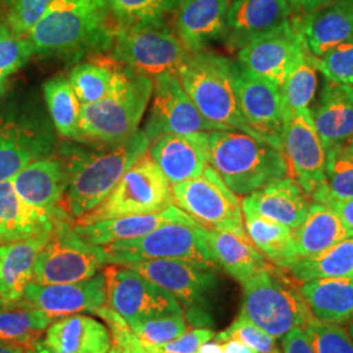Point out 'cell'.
Returning a JSON list of instances; mask_svg holds the SVG:
<instances>
[{"label":"cell","mask_w":353,"mask_h":353,"mask_svg":"<svg viewBox=\"0 0 353 353\" xmlns=\"http://www.w3.org/2000/svg\"><path fill=\"white\" fill-rule=\"evenodd\" d=\"M281 151L296 182L305 194L313 195L325 182L326 147L318 135L310 108L284 119Z\"/></svg>","instance_id":"17"},{"label":"cell","mask_w":353,"mask_h":353,"mask_svg":"<svg viewBox=\"0 0 353 353\" xmlns=\"http://www.w3.org/2000/svg\"><path fill=\"white\" fill-rule=\"evenodd\" d=\"M198 353H224L223 348V343L217 341H208L202 344V347L199 348Z\"/></svg>","instance_id":"53"},{"label":"cell","mask_w":353,"mask_h":353,"mask_svg":"<svg viewBox=\"0 0 353 353\" xmlns=\"http://www.w3.org/2000/svg\"><path fill=\"white\" fill-rule=\"evenodd\" d=\"M299 258L312 256L325 252L334 245L352 237L341 217L328 205L313 202L301 225L293 229Z\"/></svg>","instance_id":"33"},{"label":"cell","mask_w":353,"mask_h":353,"mask_svg":"<svg viewBox=\"0 0 353 353\" xmlns=\"http://www.w3.org/2000/svg\"><path fill=\"white\" fill-rule=\"evenodd\" d=\"M4 303V301H1V299H0V303Z\"/></svg>","instance_id":"61"},{"label":"cell","mask_w":353,"mask_h":353,"mask_svg":"<svg viewBox=\"0 0 353 353\" xmlns=\"http://www.w3.org/2000/svg\"><path fill=\"white\" fill-rule=\"evenodd\" d=\"M119 63L112 58L102 62H84L75 65L68 81L81 105L105 99L113 88Z\"/></svg>","instance_id":"39"},{"label":"cell","mask_w":353,"mask_h":353,"mask_svg":"<svg viewBox=\"0 0 353 353\" xmlns=\"http://www.w3.org/2000/svg\"><path fill=\"white\" fill-rule=\"evenodd\" d=\"M313 62L328 83L353 87V38L319 58L313 57Z\"/></svg>","instance_id":"42"},{"label":"cell","mask_w":353,"mask_h":353,"mask_svg":"<svg viewBox=\"0 0 353 353\" xmlns=\"http://www.w3.org/2000/svg\"><path fill=\"white\" fill-rule=\"evenodd\" d=\"M1 245H3V243H1V242H0V246H1Z\"/></svg>","instance_id":"62"},{"label":"cell","mask_w":353,"mask_h":353,"mask_svg":"<svg viewBox=\"0 0 353 353\" xmlns=\"http://www.w3.org/2000/svg\"><path fill=\"white\" fill-rule=\"evenodd\" d=\"M210 165L237 195H249L288 176L283 151L234 130L210 132Z\"/></svg>","instance_id":"4"},{"label":"cell","mask_w":353,"mask_h":353,"mask_svg":"<svg viewBox=\"0 0 353 353\" xmlns=\"http://www.w3.org/2000/svg\"><path fill=\"white\" fill-rule=\"evenodd\" d=\"M172 185L147 151L96 208L76 219V225L132 214H156L173 205Z\"/></svg>","instance_id":"7"},{"label":"cell","mask_w":353,"mask_h":353,"mask_svg":"<svg viewBox=\"0 0 353 353\" xmlns=\"http://www.w3.org/2000/svg\"><path fill=\"white\" fill-rule=\"evenodd\" d=\"M43 341L51 350L63 353H109L112 348L109 328L100 321L81 314L54 321Z\"/></svg>","instance_id":"28"},{"label":"cell","mask_w":353,"mask_h":353,"mask_svg":"<svg viewBox=\"0 0 353 353\" xmlns=\"http://www.w3.org/2000/svg\"><path fill=\"white\" fill-rule=\"evenodd\" d=\"M189 214H185L176 204L164 211L148 214H132L102 220L88 225H74L76 234L90 245L106 246L119 241L135 240L143 237L154 229L168 223L190 221Z\"/></svg>","instance_id":"26"},{"label":"cell","mask_w":353,"mask_h":353,"mask_svg":"<svg viewBox=\"0 0 353 353\" xmlns=\"http://www.w3.org/2000/svg\"><path fill=\"white\" fill-rule=\"evenodd\" d=\"M322 204L328 205L335 214L341 217L344 225L348 228L353 236V198L352 199H325Z\"/></svg>","instance_id":"50"},{"label":"cell","mask_w":353,"mask_h":353,"mask_svg":"<svg viewBox=\"0 0 353 353\" xmlns=\"http://www.w3.org/2000/svg\"><path fill=\"white\" fill-rule=\"evenodd\" d=\"M117 26L160 23L176 12L182 0H108Z\"/></svg>","instance_id":"41"},{"label":"cell","mask_w":353,"mask_h":353,"mask_svg":"<svg viewBox=\"0 0 353 353\" xmlns=\"http://www.w3.org/2000/svg\"><path fill=\"white\" fill-rule=\"evenodd\" d=\"M176 76L205 119L223 130L241 131L259 139L241 113L232 61L212 51L190 52Z\"/></svg>","instance_id":"5"},{"label":"cell","mask_w":353,"mask_h":353,"mask_svg":"<svg viewBox=\"0 0 353 353\" xmlns=\"http://www.w3.org/2000/svg\"><path fill=\"white\" fill-rule=\"evenodd\" d=\"M245 232L258 249L271 263L288 270L299 259L293 229L261 216L242 212Z\"/></svg>","instance_id":"34"},{"label":"cell","mask_w":353,"mask_h":353,"mask_svg":"<svg viewBox=\"0 0 353 353\" xmlns=\"http://www.w3.org/2000/svg\"><path fill=\"white\" fill-rule=\"evenodd\" d=\"M241 314L275 339H281L290 330L305 328L312 312L300 293L285 280L279 278L272 267L245 281Z\"/></svg>","instance_id":"8"},{"label":"cell","mask_w":353,"mask_h":353,"mask_svg":"<svg viewBox=\"0 0 353 353\" xmlns=\"http://www.w3.org/2000/svg\"><path fill=\"white\" fill-rule=\"evenodd\" d=\"M228 339L242 341L258 353H283L280 347H278L275 338L254 325L248 316L241 313L229 327L214 335V341L223 343Z\"/></svg>","instance_id":"47"},{"label":"cell","mask_w":353,"mask_h":353,"mask_svg":"<svg viewBox=\"0 0 353 353\" xmlns=\"http://www.w3.org/2000/svg\"><path fill=\"white\" fill-rule=\"evenodd\" d=\"M108 265H132L151 259H178L203 268L216 270L212 252L205 241V228L194 220L168 223L135 240L103 246Z\"/></svg>","instance_id":"6"},{"label":"cell","mask_w":353,"mask_h":353,"mask_svg":"<svg viewBox=\"0 0 353 353\" xmlns=\"http://www.w3.org/2000/svg\"><path fill=\"white\" fill-rule=\"evenodd\" d=\"M126 265L172 293L186 309V322L194 326L211 325L204 305L217 281L214 270L178 259H151Z\"/></svg>","instance_id":"13"},{"label":"cell","mask_w":353,"mask_h":353,"mask_svg":"<svg viewBox=\"0 0 353 353\" xmlns=\"http://www.w3.org/2000/svg\"><path fill=\"white\" fill-rule=\"evenodd\" d=\"M345 144H347V145H348V147H350V148L353 151V135L350 138V139L345 141Z\"/></svg>","instance_id":"57"},{"label":"cell","mask_w":353,"mask_h":353,"mask_svg":"<svg viewBox=\"0 0 353 353\" xmlns=\"http://www.w3.org/2000/svg\"><path fill=\"white\" fill-rule=\"evenodd\" d=\"M189 51L165 21L117 26L110 58L152 80L164 74H176Z\"/></svg>","instance_id":"9"},{"label":"cell","mask_w":353,"mask_h":353,"mask_svg":"<svg viewBox=\"0 0 353 353\" xmlns=\"http://www.w3.org/2000/svg\"><path fill=\"white\" fill-rule=\"evenodd\" d=\"M148 152L174 186L201 176L210 165V132L163 135L152 141Z\"/></svg>","instance_id":"21"},{"label":"cell","mask_w":353,"mask_h":353,"mask_svg":"<svg viewBox=\"0 0 353 353\" xmlns=\"http://www.w3.org/2000/svg\"><path fill=\"white\" fill-rule=\"evenodd\" d=\"M150 145L151 140L144 131L122 143L97 145L93 150L64 143L59 153L68 166L65 212L77 219L96 208Z\"/></svg>","instance_id":"2"},{"label":"cell","mask_w":353,"mask_h":353,"mask_svg":"<svg viewBox=\"0 0 353 353\" xmlns=\"http://www.w3.org/2000/svg\"><path fill=\"white\" fill-rule=\"evenodd\" d=\"M108 256L103 246L90 245L74 230L70 216L55 220L50 239L39 252L33 270L38 284H64L93 278Z\"/></svg>","instance_id":"10"},{"label":"cell","mask_w":353,"mask_h":353,"mask_svg":"<svg viewBox=\"0 0 353 353\" xmlns=\"http://www.w3.org/2000/svg\"><path fill=\"white\" fill-rule=\"evenodd\" d=\"M54 319L24 300L0 303V341L29 348L42 341Z\"/></svg>","instance_id":"35"},{"label":"cell","mask_w":353,"mask_h":353,"mask_svg":"<svg viewBox=\"0 0 353 353\" xmlns=\"http://www.w3.org/2000/svg\"><path fill=\"white\" fill-rule=\"evenodd\" d=\"M299 290L319 321L341 323L353 316V276L305 281Z\"/></svg>","instance_id":"32"},{"label":"cell","mask_w":353,"mask_h":353,"mask_svg":"<svg viewBox=\"0 0 353 353\" xmlns=\"http://www.w3.org/2000/svg\"><path fill=\"white\" fill-rule=\"evenodd\" d=\"M64 216L55 217L26 204L16 192L11 179L0 183V242L3 245L51 232L55 220Z\"/></svg>","instance_id":"31"},{"label":"cell","mask_w":353,"mask_h":353,"mask_svg":"<svg viewBox=\"0 0 353 353\" xmlns=\"http://www.w3.org/2000/svg\"><path fill=\"white\" fill-rule=\"evenodd\" d=\"M223 348H224V353H258L255 350H252V347L237 339H228L223 341Z\"/></svg>","instance_id":"52"},{"label":"cell","mask_w":353,"mask_h":353,"mask_svg":"<svg viewBox=\"0 0 353 353\" xmlns=\"http://www.w3.org/2000/svg\"><path fill=\"white\" fill-rule=\"evenodd\" d=\"M0 353H26V348L10 343L0 341Z\"/></svg>","instance_id":"55"},{"label":"cell","mask_w":353,"mask_h":353,"mask_svg":"<svg viewBox=\"0 0 353 353\" xmlns=\"http://www.w3.org/2000/svg\"><path fill=\"white\" fill-rule=\"evenodd\" d=\"M230 0H182L176 17V34L189 52H199L224 37Z\"/></svg>","instance_id":"24"},{"label":"cell","mask_w":353,"mask_h":353,"mask_svg":"<svg viewBox=\"0 0 353 353\" xmlns=\"http://www.w3.org/2000/svg\"><path fill=\"white\" fill-rule=\"evenodd\" d=\"M26 353H63L51 350L50 347H49V345H46L43 341H37V343H36V344H33L32 347L26 348Z\"/></svg>","instance_id":"54"},{"label":"cell","mask_w":353,"mask_h":353,"mask_svg":"<svg viewBox=\"0 0 353 353\" xmlns=\"http://www.w3.org/2000/svg\"><path fill=\"white\" fill-rule=\"evenodd\" d=\"M8 89V77L0 79V102L3 101V97Z\"/></svg>","instance_id":"56"},{"label":"cell","mask_w":353,"mask_h":353,"mask_svg":"<svg viewBox=\"0 0 353 353\" xmlns=\"http://www.w3.org/2000/svg\"><path fill=\"white\" fill-rule=\"evenodd\" d=\"M310 55L319 58L353 38V11L347 0H335L313 12L294 17Z\"/></svg>","instance_id":"25"},{"label":"cell","mask_w":353,"mask_h":353,"mask_svg":"<svg viewBox=\"0 0 353 353\" xmlns=\"http://www.w3.org/2000/svg\"><path fill=\"white\" fill-rule=\"evenodd\" d=\"M11 182L19 196L30 207L55 217L68 214L63 208L68 166L62 156L33 161L11 178Z\"/></svg>","instance_id":"20"},{"label":"cell","mask_w":353,"mask_h":353,"mask_svg":"<svg viewBox=\"0 0 353 353\" xmlns=\"http://www.w3.org/2000/svg\"><path fill=\"white\" fill-rule=\"evenodd\" d=\"M153 93L150 76L119 64L110 93L94 103L81 105L80 143L118 144L139 132Z\"/></svg>","instance_id":"3"},{"label":"cell","mask_w":353,"mask_h":353,"mask_svg":"<svg viewBox=\"0 0 353 353\" xmlns=\"http://www.w3.org/2000/svg\"><path fill=\"white\" fill-rule=\"evenodd\" d=\"M23 300L57 321L63 316L93 313L106 303V284L103 272L93 278L64 284L29 283Z\"/></svg>","instance_id":"18"},{"label":"cell","mask_w":353,"mask_h":353,"mask_svg":"<svg viewBox=\"0 0 353 353\" xmlns=\"http://www.w3.org/2000/svg\"><path fill=\"white\" fill-rule=\"evenodd\" d=\"M310 113L326 148L345 143L353 135V87L326 81Z\"/></svg>","instance_id":"30"},{"label":"cell","mask_w":353,"mask_h":353,"mask_svg":"<svg viewBox=\"0 0 353 353\" xmlns=\"http://www.w3.org/2000/svg\"><path fill=\"white\" fill-rule=\"evenodd\" d=\"M318 70L313 62V57L307 54L297 67L285 79L280 87L281 109L284 119L309 109L318 88Z\"/></svg>","instance_id":"40"},{"label":"cell","mask_w":353,"mask_h":353,"mask_svg":"<svg viewBox=\"0 0 353 353\" xmlns=\"http://www.w3.org/2000/svg\"><path fill=\"white\" fill-rule=\"evenodd\" d=\"M115 29L108 0H52L26 38L38 55L80 58L110 50Z\"/></svg>","instance_id":"1"},{"label":"cell","mask_w":353,"mask_h":353,"mask_svg":"<svg viewBox=\"0 0 353 353\" xmlns=\"http://www.w3.org/2000/svg\"><path fill=\"white\" fill-rule=\"evenodd\" d=\"M332 1H335V0H288L292 10L296 11V12L301 13V14L313 12V11H316L323 6H327Z\"/></svg>","instance_id":"51"},{"label":"cell","mask_w":353,"mask_h":353,"mask_svg":"<svg viewBox=\"0 0 353 353\" xmlns=\"http://www.w3.org/2000/svg\"><path fill=\"white\" fill-rule=\"evenodd\" d=\"M33 55L28 38L13 33L7 23L0 26V79L17 72Z\"/></svg>","instance_id":"44"},{"label":"cell","mask_w":353,"mask_h":353,"mask_svg":"<svg viewBox=\"0 0 353 353\" xmlns=\"http://www.w3.org/2000/svg\"><path fill=\"white\" fill-rule=\"evenodd\" d=\"M51 232L14 241L0 246V299L4 303L20 301L29 283L38 254L50 239Z\"/></svg>","instance_id":"27"},{"label":"cell","mask_w":353,"mask_h":353,"mask_svg":"<svg viewBox=\"0 0 353 353\" xmlns=\"http://www.w3.org/2000/svg\"><path fill=\"white\" fill-rule=\"evenodd\" d=\"M6 23V17H4V13L1 12L0 10V26H3Z\"/></svg>","instance_id":"58"},{"label":"cell","mask_w":353,"mask_h":353,"mask_svg":"<svg viewBox=\"0 0 353 353\" xmlns=\"http://www.w3.org/2000/svg\"><path fill=\"white\" fill-rule=\"evenodd\" d=\"M347 3H348V6L352 8L353 11V0H347Z\"/></svg>","instance_id":"60"},{"label":"cell","mask_w":353,"mask_h":353,"mask_svg":"<svg viewBox=\"0 0 353 353\" xmlns=\"http://www.w3.org/2000/svg\"><path fill=\"white\" fill-rule=\"evenodd\" d=\"M283 353H316L306 331L301 327L293 328L281 338Z\"/></svg>","instance_id":"49"},{"label":"cell","mask_w":353,"mask_h":353,"mask_svg":"<svg viewBox=\"0 0 353 353\" xmlns=\"http://www.w3.org/2000/svg\"><path fill=\"white\" fill-rule=\"evenodd\" d=\"M106 303L132 327L166 316H185V309L164 288L141 276L128 265H110L103 271Z\"/></svg>","instance_id":"12"},{"label":"cell","mask_w":353,"mask_h":353,"mask_svg":"<svg viewBox=\"0 0 353 353\" xmlns=\"http://www.w3.org/2000/svg\"><path fill=\"white\" fill-rule=\"evenodd\" d=\"M288 270L293 278L303 283L316 279L353 276V236L325 252L299 258Z\"/></svg>","instance_id":"36"},{"label":"cell","mask_w":353,"mask_h":353,"mask_svg":"<svg viewBox=\"0 0 353 353\" xmlns=\"http://www.w3.org/2000/svg\"><path fill=\"white\" fill-rule=\"evenodd\" d=\"M43 94L57 132L67 140L80 143L81 103L68 79L55 76L43 84Z\"/></svg>","instance_id":"37"},{"label":"cell","mask_w":353,"mask_h":353,"mask_svg":"<svg viewBox=\"0 0 353 353\" xmlns=\"http://www.w3.org/2000/svg\"><path fill=\"white\" fill-rule=\"evenodd\" d=\"M153 102L144 127L152 141L168 134H194L220 131L221 127L205 119L190 100L176 74H164L153 79Z\"/></svg>","instance_id":"14"},{"label":"cell","mask_w":353,"mask_h":353,"mask_svg":"<svg viewBox=\"0 0 353 353\" xmlns=\"http://www.w3.org/2000/svg\"><path fill=\"white\" fill-rule=\"evenodd\" d=\"M132 331L143 345H161L174 341L183 335L188 330V322L185 316H160L132 326Z\"/></svg>","instance_id":"45"},{"label":"cell","mask_w":353,"mask_h":353,"mask_svg":"<svg viewBox=\"0 0 353 353\" xmlns=\"http://www.w3.org/2000/svg\"><path fill=\"white\" fill-rule=\"evenodd\" d=\"M307 54L310 52L303 34L294 19H292L276 32L258 38L237 51V62L254 75L268 80L280 88Z\"/></svg>","instance_id":"15"},{"label":"cell","mask_w":353,"mask_h":353,"mask_svg":"<svg viewBox=\"0 0 353 353\" xmlns=\"http://www.w3.org/2000/svg\"><path fill=\"white\" fill-rule=\"evenodd\" d=\"M241 208L242 212L256 214L296 229L305 220L309 203L296 179L284 176L246 195L241 201Z\"/></svg>","instance_id":"22"},{"label":"cell","mask_w":353,"mask_h":353,"mask_svg":"<svg viewBox=\"0 0 353 353\" xmlns=\"http://www.w3.org/2000/svg\"><path fill=\"white\" fill-rule=\"evenodd\" d=\"M316 353H353V341L339 323H328L314 316L303 328Z\"/></svg>","instance_id":"43"},{"label":"cell","mask_w":353,"mask_h":353,"mask_svg":"<svg viewBox=\"0 0 353 353\" xmlns=\"http://www.w3.org/2000/svg\"><path fill=\"white\" fill-rule=\"evenodd\" d=\"M292 13L288 0H234L228 11L223 39L230 50H241L290 23Z\"/></svg>","instance_id":"19"},{"label":"cell","mask_w":353,"mask_h":353,"mask_svg":"<svg viewBox=\"0 0 353 353\" xmlns=\"http://www.w3.org/2000/svg\"><path fill=\"white\" fill-rule=\"evenodd\" d=\"M348 332H350V335H351V338H352L353 341V322L350 325V327H348Z\"/></svg>","instance_id":"59"},{"label":"cell","mask_w":353,"mask_h":353,"mask_svg":"<svg viewBox=\"0 0 353 353\" xmlns=\"http://www.w3.org/2000/svg\"><path fill=\"white\" fill-rule=\"evenodd\" d=\"M178 208L210 230L246 233L241 202L211 165L196 178L172 186Z\"/></svg>","instance_id":"11"},{"label":"cell","mask_w":353,"mask_h":353,"mask_svg":"<svg viewBox=\"0 0 353 353\" xmlns=\"http://www.w3.org/2000/svg\"><path fill=\"white\" fill-rule=\"evenodd\" d=\"M312 196L314 202L325 199H352L353 151L345 143L326 148L325 182Z\"/></svg>","instance_id":"38"},{"label":"cell","mask_w":353,"mask_h":353,"mask_svg":"<svg viewBox=\"0 0 353 353\" xmlns=\"http://www.w3.org/2000/svg\"><path fill=\"white\" fill-rule=\"evenodd\" d=\"M241 113L252 132L281 151L284 117L280 88L232 61Z\"/></svg>","instance_id":"16"},{"label":"cell","mask_w":353,"mask_h":353,"mask_svg":"<svg viewBox=\"0 0 353 353\" xmlns=\"http://www.w3.org/2000/svg\"><path fill=\"white\" fill-rule=\"evenodd\" d=\"M52 148L54 138L49 130L0 121V183L10 181L33 161L48 157Z\"/></svg>","instance_id":"23"},{"label":"cell","mask_w":353,"mask_h":353,"mask_svg":"<svg viewBox=\"0 0 353 353\" xmlns=\"http://www.w3.org/2000/svg\"><path fill=\"white\" fill-rule=\"evenodd\" d=\"M214 338V332L211 328L198 327L186 331L179 338L166 344L144 347L148 353H198L202 344Z\"/></svg>","instance_id":"48"},{"label":"cell","mask_w":353,"mask_h":353,"mask_svg":"<svg viewBox=\"0 0 353 353\" xmlns=\"http://www.w3.org/2000/svg\"><path fill=\"white\" fill-rule=\"evenodd\" d=\"M6 23L17 36L26 37L52 0H0Z\"/></svg>","instance_id":"46"},{"label":"cell","mask_w":353,"mask_h":353,"mask_svg":"<svg viewBox=\"0 0 353 353\" xmlns=\"http://www.w3.org/2000/svg\"><path fill=\"white\" fill-rule=\"evenodd\" d=\"M205 241L214 262L240 284L271 267L246 233L205 229Z\"/></svg>","instance_id":"29"}]
</instances>
